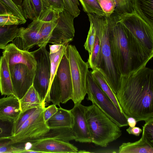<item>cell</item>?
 Segmentation results:
<instances>
[{
  "mask_svg": "<svg viewBox=\"0 0 153 153\" xmlns=\"http://www.w3.org/2000/svg\"><path fill=\"white\" fill-rule=\"evenodd\" d=\"M134 10L153 27V0H134Z\"/></svg>",
  "mask_w": 153,
  "mask_h": 153,
  "instance_id": "23",
  "label": "cell"
},
{
  "mask_svg": "<svg viewBox=\"0 0 153 153\" xmlns=\"http://www.w3.org/2000/svg\"><path fill=\"white\" fill-rule=\"evenodd\" d=\"M60 13L50 7L44 11L39 19L43 22L55 20L59 18Z\"/></svg>",
  "mask_w": 153,
  "mask_h": 153,
  "instance_id": "38",
  "label": "cell"
},
{
  "mask_svg": "<svg viewBox=\"0 0 153 153\" xmlns=\"http://www.w3.org/2000/svg\"><path fill=\"white\" fill-rule=\"evenodd\" d=\"M19 30L17 25L0 27V49L4 50L8 43L17 37Z\"/></svg>",
  "mask_w": 153,
  "mask_h": 153,
  "instance_id": "26",
  "label": "cell"
},
{
  "mask_svg": "<svg viewBox=\"0 0 153 153\" xmlns=\"http://www.w3.org/2000/svg\"><path fill=\"white\" fill-rule=\"evenodd\" d=\"M0 92L1 95L15 96L8 63L3 55L0 58Z\"/></svg>",
  "mask_w": 153,
  "mask_h": 153,
  "instance_id": "19",
  "label": "cell"
},
{
  "mask_svg": "<svg viewBox=\"0 0 153 153\" xmlns=\"http://www.w3.org/2000/svg\"><path fill=\"white\" fill-rule=\"evenodd\" d=\"M42 22L39 19L33 20L27 27H20L18 35L12 43L19 49L27 51L36 45L38 46Z\"/></svg>",
  "mask_w": 153,
  "mask_h": 153,
  "instance_id": "12",
  "label": "cell"
},
{
  "mask_svg": "<svg viewBox=\"0 0 153 153\" xmlns=\"http://www.w3.org/2000/svg\"><path fill=\"white\" fill-rule=\"evenodd\" d=\"M102 9L107 17L110 16L114 11L116 2L114 0H97Z\"/></svg>",
  "mask_w": 153,
  "mask_h": 153,
  "instance_id": "37",
  "label": "cell"
},
{
  "mask_svg": "<svg viewBox=\"0 0 153 153\" xmlns=\"http://www.w3.org/2000/svg\"><path fill=\"white\" fill-rule=\"evenodd\" d=\"M114 0L116 4L114 12L118 15L131 13L134 11V0Z\"/></svg>",
  "mask_w": 153,
  "mask_h": 153,
  "instance_id": "32",
  "label": "cell"
},
{
  "mask_svg": "<svg viewBox=\"0 0 153 153\" xmlns=\"http://www.w3.org/2000/svg\"><path fill=\"white\" fill-rule=\"evenodd\" d=\"M85 115L92 139V143L102 147L119 138L122 130L94 104L86 106Z\"/></svg>",
  "mask_w": 153,
  "mask_h": 153,
  "instance_id": "4",
  "label": "cell"
},
{
  "mask_svg": "<svg viewBox=\"0 0 153 153\" xmlns=\"http://www.w3.org/2000/svg\"><path fill=\"white\" fill-rule=\"evenodd\" d=\"M9 66L16 64L26 65L31 70H36V62L31 52L21 50L13 43L7 44L3 52Z\"/></svg>",
  "mask_w": 153,
  "mask_h": 153,
  "instance_id": "16",
  "label": "cell"
},
{
  "mask_svg": "<svg viewBox=\"0 0 153 153\" xmlns=\"http://www.w3.org/2000/svg\"><path fill=\"white\" fill-rule=\"evenodd\" d=\"M14 3L17 5L21 7L23 0H11Z\"/></svg>",
  "mask_w": 153,
  "mask_h": 153,
  "instance_id": "49",
  "label": "cell"
},
{
  "mask_svg": "<svg viewBox=\"0 0 153 153\" xmlns=\"http://www.w3.org/2000/svg\"><path fill=\"white\" fill-rule=\"evenodd\" d=\"M140 138L133 142L123 143L119 147V153H153V145L148 140L143 129Z\"/></svg>",
  "mask_w": 153,
  "mask_h": 153,
  "instance_id": "18",
  "label": "cell"
},
{
  "mask_svg": "<svg viewBox=\"0 0 153 153\" xmlns=\"http://www.w3.org/2000/svg\"><path fill=\"white\" fill-rule=\"evenodd\" d=\"M126 131L129 134H133L136 136H139L142 132V129L138 127H129L127 128Z\"/></svg>",
  "mask_w": 153,
  "mask_h": 153,
  "instance_id": "44",
  "label": "cell"
},
{
  "mask_svg": "<svg viewBox=\"0 0 153 153\" xmlns=\"http://www.w3.org/2000/svg\"><path fill=\"white\" fill-rule=\"evenodd\" d=\"M85 106L81 103L74 105L70 111L73 117L71 128L74 133L76 141L82 143H92L85 115Z\"/></svg>",
  "mask_w": 153,
  "mask_h": 153,
  "instance_id": "13",
  "label": "cell"
},
{
  "mask_svg": "<svg viewBox=\"0 0 153 153\" xmlns=\"http://www.w3.org/2000/svg\"><path fill=\"white\" fill-rule=\"evenodd\" d=\"M80 2L84 11L87 14L106 16L97 0H78Z\"/></svg>",
  "mask_w": 153,
  "mask_h": 153,
  "instance_id": "30",
  "label": "cell"
},
{
  "mask_svg": "<svg viewBox=\"0 0 153 153\" xmlns=\"http://www.w3.org/2000/svg\"><path fill=\"white\" fill-rule=\"evenodd\" d=\"M26 143H12L0 147V153H25Z\"/></svg>",
  "mask_w": 153,
  "mask_h": 153,
  "instance_id": "34",
  "label": "cell"
},
{
  "mask_svg": "<svg viewBox=\"0 0 153 153\" xmlns=\"http://www.w3.org/2000/svg\"><path fill=\"white\" fill-rule=\"evenodd\" d=\"M19 99L14 95L0 99V120L15 122L21 113Z\"/></svg>",
  "mask_w": 153,
  "mask_h": 153,
  "instance_id": "17",
  "label": "cell"
},
{
  "mask_svg": "<svg viewBox=\"0 0 153 153\" xmlns=\"http://www.w3.org/2000/svg\"><path fill=\"white\" fill-rule=\"evenodd\" d=\"M49 128L58 127L71 128L73 123V117L70 110L61 107L46 122Z\"/></svg>",
  "mask_w": 153,
  "mask_h": 153,
  "instance_id": "20",
  "label": "cell"
},
{
  "mask_svg": "<svg viewBox=\"0 0 153 153\" xmlns=\"http://www.w3.org/2000/svg\"><path fill=\"white\" fill-rule=\"evenodd\" d=\"M92 23L96 35L100 42L101 59L97 70L103 76L113 92L116 94L119 90L121 75L112 59L108 38V18L94 13L87 14Z\"/></svg>",
  "mask_w": 153,
  "mask_h": 153,
  "instance_id": "3",
  "label": "cell"
},
{
  "mask_svg": "<svg viewBox=\"0 0 153 153\" xmlns=\"http://www.w3.org/2000/svg\"><path fill=\"white\" fill-rule=\"evenodd\" d=\"M65 9L68 10L74 18L78 16L80 13L78 7L75 5L71 0H63Z\"/></svg>",
  "mask_w": 153,
  "mask_h": 153,
  "instance_id": "42",
  "label": "cell"
},
{
  "mask_svg": "<svg viewBox=\"0 0 153 153\" xmlns=\"http://www.w3.org/2000/svg\"><path fill=\"white\" fill-rule=\"evenodd\" d=\"M57 19L48 22L42 21L40 29V41L38 46H46L51 38L53 30L57 22Z\"/></svg>",
  "mask_w": 153,
  "mask_h": 153,
  "instance_id": "28",
  "label": "cell"
},
{
  "mask_svg": "<svg viewBox=\"0 0 153 153\" xmlns=\"http://www.w3.org/2000/svg\"><path fill=\"white\" fill-rule=\"evenodd\" d=\"M13 123L0 120V137H10L13 136Z\"/></svg>",
  "mask_w": 153,
  "mask_h": 153,
  "instance_id": "39",
  "label": "cell"
},
{
  "mask_svg": "<svg viewBox=\"0 0 153 153\" xmlns=\"http://www.w3.org/2000/svg\"><path fill=\"white\" fill-rule=\"evenodd\" d=\"M71 1L76 6L78 7L79 5L78 0H71Z\"/></svg>",
  "mask_w": 153,
  "mask_h": 153,
  "instance_id": "50",
  "label": "cell"
},
{
  "mask_svg": "<svg viewBox=\"0 0 153 153\" xmlns=\"http://www.w3.org/2000/svg\"><path fill=\"white\" fill-rule=\"evenodd\" d=\"M90 27L87 38L84 45L85 49L87 51L89 56L92 53L96 36L94 27L91 22L90 21Z\"/></svg>",
  "mask_w": 153,
  "mask_h": 153,
  "instance_id": "35",
  "label": "cell"
},
{
  "mask_svg": "<svg viewBox=\"0 0 153 153\" xmlns=\"http://www.w3.org/2000/svg\"><path fill=\"white\" fill-rule=\"evenodd\" d=\"M12 143L10 137H0V147Z\"/></svg>",
  "mask_w": 153,
  "mask_h": 153,
  "instance_id": "45",
  "label": "cell"
},
{
  "mask_svg": "<svg viewBox=\"0 0 153 153\" xmlns=\"http://www.w3.org/2000/svg\"><path fill=\"white\" fill-rule=\"evenodd\" d=\"M67 46L61 45L60 48L58 51L53 53L49 52L51 67L50 78L48 91L53 80L56 75L62 58L64 54L67 52Z\"/></svg>",
  "mask_w": 153,
  "mask_h": 153,
  "instance_id": "27",
  "label": "cell"
},
{
  "mask_svg": "<svg viewBox=\"0 0 153 153\" xmlns=\"http://www.w3.org/2000/svg\"><path fill=\"white\" fill-rule=\"evenodd\" d=\"M39 107L31 108L21 112L17 120L13 123V136L16 133L23 123L38 110Z\"/></svg>",
  "mask_w": 153,
  "mask_h": 153,
  "instance_id": "33",
  "label": "cell"
},
{
  "mask_svg": "<svg viewBox=\"0 0 153 153\" xmlns=\"http://www.w3.org/2000/svg\"><path fill=\"white\" fill-rule=\"evenodd\" d=\"M42 1H43L44 4V5L46 7V9L47 8H48V7H47V4H46V2H45V0H42Z\"/></svg>",
  "mask_w": 153,
  "mask_h": 153,
  "instance_id": "51",
  "label": "cell"
},
{
  "mask_svg": "<svg viewBox=\"0 0 153 153\" xmlns=\"http://www.w3.org/2000/svg\"><path fill=\"white\" fill-rule=\"evenodd\" d=\"M29 151H33L40 153H77L78 148L69 142L51 139H41L29 143Z\"/></svg>",
  "mask_w": 153,
  "mask_h": 153,
  "instance_id": "14",
  "label": "cell"
},
{
  "mask_svg": "<svg viewBox=\"0 0 153 153\" xmlns=\"http://www.w3.org/2000/svg\"><path fill=\"white\" fill-rule=\"evenodd\" d=\"M7 13H9L7 10L5 6L0 1V14H6Z\"/></svg>",
  "mask_w": 153,
  "mask_h": 153,
  "instance_id": "48",
  "label": "cell"
},
{
  "mask_svg": "<svg viewBox=\"0 0 153 153\" xmlns=\"http://www.w3.org/2000/svg\"><path fill=\"white\" fill-rule=\"evenodd\" d=\"M74 17L67 10L59 13L56 25L53 29L49 43L67 46L73 40L75 34Z\"/></svg>",
  "mask_w": 153,
  "mask_h": 153,
  "instance_id": "10",
  "label": "cell"
},
{
  "mask_svg": "<svg viewBox=\"0 0 153 153\" xmlns=\"http://www.w3.org/2000/svg\"><path fill=\"white\" fill-rule=\"evenodd\" d=\"M128 125L131 127H134L137 125V121L134 118L132 117H128L127 118Z\"/></svg>",
  "mask_w": 153,
  "mask_h": 153,
  "instance_id": "46",
  "label": "cell"
},
{
  "mask_svg": "<svg viewBox=\"0 0 153 153\" xmlns=\"http://www.w3.org/2000/svg\"><path fill=\"white\" fill-rule=\"evenodd\" d=\"M9 67L15 96L20 99L33 85L35 70L22 64Z\"/></svg>",
  "mask_w": 153,
  "mask_h": 153,
  "instance_id": "11",
  "label": "cell"
},
{
  "mask_svg": "<svg viewBox=\"0 0 153 153\" xmlns=\"http://www.w3.org/2000/svg\"><path fill=\"white\" fill-rule=\"evenodd\" d=\"M120 78L116 96L123 112L137 122L153 118V70L146 66Z\"/></svg>",
  "mask_w": 153,
  "mask_h": 153,
  "instance_id": "1",
  "label": "cell"
},
{
  "mask_svg": "<svg viewBox=\"0 0 153 153\" xmlns=\"http://www.w3.org/2000/svg\"><path fill=\"white\" fill-rule=\"evenodd\" d=\"M61 45L53 44L49 45L50 53H53L58 51L60 48Z\"/></svg>",
  "mask_w": 153,
  "mask_h": 153,
  "instance_id": "47",
  "label": "cell"
},
{
  "mask_svg": "<svg viewBox=\"0 0 153 153\" xmlns=\"http://www.w3.org/2000/svg\"><path fill=\"white\" fill-rule=\"evenodd\" d=\"M48 8L50 7L55 10L61 13L65 9L63 0H45Z\"/></svg>",
  "mask_w": 153,
  "mask_h": 153,
  "instance_id": "41",
  "label": "cell"
},
{
  "mask_svg": "<svg viewBox=\"0 0 153 153\" xmlns=\"http://www.w3.org/2000/svg\"><path fill=\"white\" fill-rule=\"evenodd\" d=\"M119 16L125 27L146 49L153 53V27L135 11L132 13L119 15Z\"/></svg>",
  "mask_w": 153,
  "mask_h": 153,
  "instance_id": "9",
  "label": "cell"
},
{
  "mask_svg": "<svg viewBox=\"0 0 153 153\" xmlns=\"http://www.w3.org/2000/svg\"><path fill=\"white\" fill-rule=\"evenodd\" d=\"M76 138V136L71 128L58 127L49 128L48 132L37 140L51 139L69 142L75 140Z\"/></svg>",
  "mask_w": 153,
  "mask_h": 153,
  "instance_id": "24",
  "label": "cell"
},
{
  "mask_svg": "<svg viewBox=\"0 0 153 153\" xmlns=\"http://www.w3.org/2000/svg\"><path fill=\"white\" fill-rule=\"evenodd\" d=\"M87 99L99 108L119 127L128 126V117L115 106L93 79L89 71L86 81Z\"/></svg>",
  "mask_w": 153,
  "mask_h": 153,
  "instance_id": "6",
  "label": "cell"
},
{
  "mask_svg": "<svg viewBox=\"0 0 153 153\" xmlns=\"http://www.w3.org/2000/svg\"><path fill=\"white\" fill-rule=\"evenodd\" d=\"M73 89L72 100L74 104L81 103L87 94L86 81L89 71L87 62L82 58L76 47L68 45L67 48Z\"/></svg>",
  "mask_w": 153,
  "mask_h": 153,
  "instance_id": "5",
  "label": "cell"
},
{
  "mask_svg": "<svg viewBox=\"0 0 153 153\" xmlns=\"http://www.w3.org/2000/svg\"><path fill=\"white\" fill-rule=\"evenodd\" d=\"M22 112L28 110L40 107H44L39 95L33 85L24 96L19 99Z\"/></svg>",
  "mask_w": 153,
  "mask_h": 153,
  "instance_id": "22",
  "label": "cell"
},
{
  "mask_svg": "<svg viewBox=\"0 0 153 153\" xmlns=\"http://www.w3.org/2000/svg\"><path fill=\"white\" fill-rule=\"evenodd\" d=\"M21 24H22L19 19L12 14H0V27Z\"/></svg>",
  "mask_w": 153,
  "mask_h": 153,
  "instance_id": "36",
  "label": "cell"
},
{
  "mask_svg": "<svg viewBox=\"0 0 153 153\" xmlns=\"http://www.w3.org/2000/svg\"><path fill=\"white\" fill-rule=\"evenodd\" d=\"M108 18V38L114 65L124 75L146 66L153 53L146 49L121 23L115 13Z\"/></svg>",
  "mask_w": 153,
  "mask_h": 153,
  "instance_id": "2",
  "label": "cell"
},
{
  "mask_svg": "<svg viewBox=\"0 0 153 153\" xmlns=\"http://www.w3.org/2000/svg\"><path fill=\"white\" fill-rule=\"evenodd\" d=\"M21 7L25 18L32 21L39 19L46 9L42 0H23Z\"/></svg>",
  "mask_w": 153,
  "mask_h": 153,
  "instance_id": "21",
  "label": "cell"
},
{
  "mask_svg": "<svg viewBox=\"0 0 153 153\" xmlns=\"http://www.w3.org/2000/svg\"><path fill=\"white\" fill-rule=\"evenodd\" d=\"M91 74L93 79L100 89L111 100L116 107L123 113L117 100L116 94L113 92L103 76L96 69L91 71Z\"/></svg>",
  "mask_w": 153,
  "mask_h": 153,
  "instance_id": "25",
  "label": "cell"
},
{
  "mask_svg": "<svg viewBox=\"0 0 153 153\" xmlns=\"http://www.w3.org/2000/svg\"><path fill=\"white\" fill-rule=\"evenodd\" d=\"M58 108L55 105L53 104L47 108H45L43 111V117L46 123L57 111Z\"/></svg>",
  "mask_w": 153,
  "mask_h": 153,
  "instance_id": "43",
  "label": "cell"
},
{
  "mask_svg": "<svg viewBox=\"0 0 153 153\" xmlns=\"http://www.w3.org/2000/svg\"><path fill=\"white\" fill-rule=\"evenodd\" d=\"M142 126L145 134L148 141L153 145V118L145 121Z\"/></svg>",
  "mask_w": 153,
  "mask_h": 153,
  "instance_id": "40",
  "label": "cell"
},
{
  "mask_svg": "<svg viewBox=\"0 0 153 153\" xmlns=\"http://www.w3.org/2000/svg\"><path fill=\"white\" fill-rule=\"evenodd\" d=\"M56 75L59 81L61 103L65 104L72 99L73 94L72 81L67 52L62 58Z\"/></svg>",
  "mask_w": 153,
  "mask_h": 153,
  "instance_id": "15",
  "label": "cell"
},
{
  "mask_svg": "<svg viewBox=\"0 0 153 153\" xmlns=\"http://www.w3.org/2000/svg\"><path fill=\"white\" fill-rule=\"evenodd\" d=\"M101 59V51L99 39L96 35L94 44L91 55L89 56L87 62L89 67L92 70L98 68Z\"/></svg>",
  "mask_w": 153,
  "mask_h": 153,
  "instance_id": "29",
  "label": "cell"
},
{
  "mask_svg": "<svg viewBox=\"0 0 153 153\" xmlns=\"http://www.w3.org/2000/svg\"><path fill=\"white\" fill-rule=\"evenodd\" d=\"M5 6L9 13L12 14L18 18L22 24H24L26 22L21 7L16 5L11 0H0Z\"/></svg>",
  "mask_w": 153,
  "mask_h": 153,
  "instance_id": "31",
  "label": "cell"
},
{
  "mask_svg": "<svg viewBox=\"0 0 153 153\" xmlns=\"http://www.w3.org/2000/svg\"><path fill=\"white\" fill-rule=\"evenodd\" d=\"M45 107H39L16 133L10 137L12 143H31L40 138L48 131L49 128L43 117V111Z\"/></svg>",
  "mask_w": 153,
  "mask_h": 153,
  "instance_id": "8",
  "label": "cell"
},
{
  "mask_svg": "<svg viewBox=\"0 0 153 153\" xmlns=\"http://www.w3.org/2000/svg\"><path fill=\"white\" fill-rule=\"evenodd\" d=\"M46 46H42L32 52L36 62L33 85L38 92L44 107L49 103L48 93L50 78L49 52Z\"/></svg>",
  "mask_w": 153,
  "mask_h": 153,
  "instance_id": "7",
  "label": "cell"
}]
</instances>
